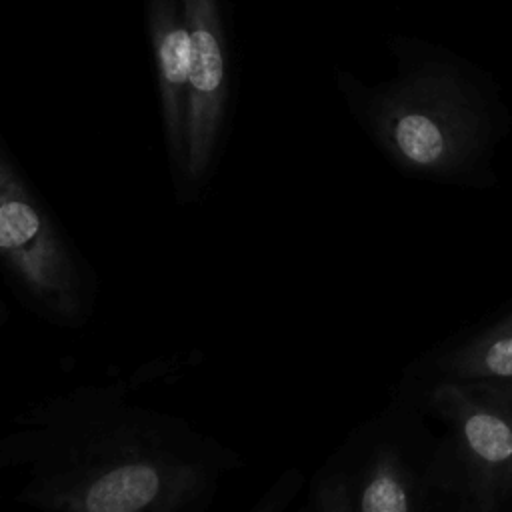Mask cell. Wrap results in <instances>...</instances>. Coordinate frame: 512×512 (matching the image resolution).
<instances>
[{
    "instance_id": "1",
    "label": "cell",
    "mask_w": 512,
    "mask_h": 512,
    "mask_svg": "<svg viewBox=\"0 0 512 512\" xmlns=\"http://www.w3.org/2000/svg\"><path fill=\"white\" fill-rule=\"evenodd\" d=\"M132 392L128 380L88 382L14 414L0 468L22 474L16 502L38 512H208L244 456Z\"/></svg>"
},
{
    "instance_id": "2",
    "label": "cell",
    "mask_w": 512,
    "mask_h": 512,
    "mask_svg": "<svg viewBox=\"0 0 512 512\" xmlns=\"http://www.w3.org/2000/svg\"><path fill=\"white\" fill-rule=\"evenodd\" d=\"M392 78L364 84L338 70L336 86L356 124L402 174L440 186L488 190L512 112L494 76L474 60L424 38L388 42Z\"/></svg>"
},
{
    "instance_id": "3",
    "label": "cell",
    "mask_w": 512,
    "mask_h": 512,
    "mask_svg": "<svg viewBox=\"0 0 512 512\" xmlns=\"http://www.w3.org/2000/svg\"><path fill=\"white\" fill-rule=\"evenodd\" d=\"M440 432L426 412L402 398L360 422L306 484L310 512H448Z\"/></svg>"
},
{
    "instance_id": "4",
    "label": "cell",
    "mask_w": 512,
    "mask_h": 512,
    "mask_svg": "<svg viewBox=\"0 0 512 512\" xmlns=\"http://www.w3.org/2000/svg\"><path fill=\"white\" fill-rule=\"evenodd\" d=\"M0 260L16 298L58 328H80L96 308L98 278L0 144Z\"/></svg>"
},
{
    "instance_id": "5",
    "label": "cell",
    "mask_w": 512,
    "mask_h": 512,
    "mask_svg": "<svg viewBox=\"0 0 512 512\" xmlns=\"http://www.w3.org/2000/svg\"><path fill=\"white\" fill-rule=\"evenodd\" d=\"M402 400L438 426L448 512H512V386L444 384Z\"/></svg>"
},
{
    "instance_id": "6",
    "label": "cell",
    "mask_w": 512,
    "mask_h": 512,
    "mask_svg": "<svg viewBox=\"0 0 512 512\" xmlns=\"http://www.w3.org/2000/svg\"><path fill=\"white\" fill-rule=\"evenodd\" d=\"M190 40L188 172L178 202L200 196L210 182L228 122L230 72L222 0H184Z\"/></svg>"
},
{
    "instance_id": "7",
    "label": "cell",
    "mask_w": 512,
    "mask_h": 512,
    "mask_svg": "<svg viewBox=\"0 0 512 512\" xmlns=\"http://www.w3.org/2000/svg\"><path fill=\"white\" fill-rule=\"evenodd\" d=\"M444 384L512 386V306L422 352L404 368L392 394L410 398Z\"/></svg>"
},
{
    "instance_id": "8",
    "label": "cell",
    "mask_w": 512,
    "mask_h": 512,
    "mask_svg": "<svg viewBox=\"0 0 512 512\" xmlns=\"http://www.w3.org/2000/svg\"><path fill=\"white\" fill-rule=\"evenodd\" d=\"M146 26L156 62L160 116L176 198L188 172V98L192 40L184 0H146Z\"/></svg>"
},
{
    "instance_id": "9",
    "label": "cell",
    "mask_w": 512,
    "mask_h": 512,
    "mask_svg": "<svg viewBox=\"0 0 512 512\" xmlns=\"http://www.w3.org/2000/svg\"><path fill=\"white\" fill-rule=\"evenodd\" d=\"M308 480L298 468L282 470L246 512H292Z\"/></svg>"
},
{
    "instance_id": "10",
    "label": "cell",
    "mask_w": 512,
    "mask_h": 512,
    "mask_svg": "<svg viewBox=\"0 0 512 512\" xmlns=\"http://www.w3.org/2000/svg\"><path fill=\"white\" fill-rule=\"evenodd\" d=\"M294 512H310V510H308V508H306V506H304V504H302V506H300V508H298V510H294Z\"/></svg>"
}]
</instances>
